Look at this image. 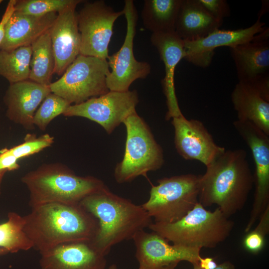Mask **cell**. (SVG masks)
Listing matches in <instances>:
<instances>
[{
  "mask_svg": "<svg viewBox=\"0 0 269 269\" xmlns=\"http://www.w3.org/2000/svg\"><path fill=\"white\" fill-rule=\"evenodd\" d=\"M23 216L24 231L40 254L63 244L90 243L99 228L97 219L79 204H42Z\"/></svg>",
  "mask_w": 269,
  "mask_h": 269,
  "instance_id": "obj_1",
  "label": "cell"
},
{
  "mask_svg": "<svg viewBox=\"0 0 269 269\" xmlns=\"http://www.w3.org/2000/svg\"><path fill=\"white\" fill-rule=\"evenodd\" d=\"M201 175L198 202L204 207L213 205L229 218L245 206L254 177L243 149L225 151Z\"/></svg>",
  "mask_w": 269,
  "mask_h": 269,
  "instance_id": "obj_2",
  "label": "cell"
},
{
  "mask_svg": "<svg viewBox=\"0 0 269 269\" xmlns=\"http://www.w3.org/2000/svg\"><path fill=\"white\" fill-rule=\"evenodd\" d=\"M79 204L98 221L97 234L90 243L104 256L113 246L132 239L152 223L141 205L112 193L106 186L85 197Z\"/></svg>",
  "mask_w": 269,
  "mask_h": 269,
  "instance_id": "obj_3",
  "label": "cell"
},
{
  "mask_svg": "<svg viewBox=\"0 0 269 269\" xmlns=\"http://www.w3.org/2000/svg\"><path fill=\"white\" fill-rule=\"evenodd\" d=\"M21 181L28 191L31 208L52 203L78 204L106 186L101 179L79 176L60 162L43 164L25 173Z\"/></svg>",
  "mask_w": 269,
  "mask_h": 269,
  "instance_id": "obj_4",
  "label": "cell"
},
{
  "mask_svg": "<svg viewBox=\"0 0 269 269\" xmlns=\"http://www.w3.org/2000/svg\"><path fill=\"white\" fill-rule=\"evenodd\" d=\"M234 225L218 207L211 211L198 202L180 220L152 223L148 228L173 245L201 249L216 247L230 236Z\"/></svg>",
  "mask_w": 269,
  "mask_h": 269,
  "instance_id": "obj_5",
  "label": "cell"
},
{
  "mask_svg": "<svg viewBox=\"0 0 269 269\" xmlns=\"http://www.w3.org/2000/svg\"><path fill=\"white\" fill-rule=\"evenodd\" d=\"M126 129L125 152L117 163L114 177L119 183L130 182L149 171L160 169L164 162L163 150L149 127L135 112L123 123Z\"/></svg>",
  "mask_w": 269,
  "mask_h": 269,
  "instance_id": "obj_6",
  "label": "cell"
},
{
  "mask_svg": "<svg viewBox=\"0 0 269 269\" xmlns=\"http://www.w3.org/2000/svg\"><path fill=\"white\" fill-rule=\"evenodd\" d=\"M200 176L189 173L158 179L141 206L154 222L171 223L180 220L198 202Z\"/></svg>",
  "mask_w": 269,
  "mask_h": 269,
  "instance_id": "obj_7",
  "label": "cell"
},
{
  "mask_svg": "<svg viewBox=\"0 0 269 269\" xmlns=\"http://www.w3.org/2000/svg\"><path fill=\"white\" fill-rule=\"evenodd\" d=\"M109 68L107 59L79 54L61 77L50 84V90L71 105L81 103L109 91Z\"/></svg>",
  "mask_w": 269,
  "mask_h": 269,
  "instance_id": "obj_8",
  "label": "cell"
},
{
  "mask_svg": "<svg viewBox=\"0 0 269 269\" xmlns=\"http://www.w3.org/2000/svg\"><path fill=\"white\" fill-rule=\"evenodd\" d=\"M123 11L127 22L125 40L119 50L107 59L111 69L106 79L109 91H128L135 80L146 78L151 71L148 63L137 61L134 56V41L138 17L134 1L125 0Z\"/></svg>",
  "mask_w": 269,
  "mask_h": 269,
  "instance_id": "obj_9",
  "label": "cell"
},
{
  "mask_svg": "<svg viewBox=\"0 0 269 269\" xmlns=\"http://www.w3.org/2000/svg\"><path fill=\"white\" fill-rule=\"evenodd\" d=\"M123 14V10L116 11L104 0L86 2L77 13L80 54L107 59L114 23Z\"/></svg>",
  "mask_w": 269,
  "mask_h": 269,
  "instance_id": "obj_10",
  "label": "cell"
},
{
  "mask_svg": "<svg viewBox=\"0 0 269 269\" xmlns=\"http://www.w3.org/2000/svg\"><path fill=\"white\" fill-rule=\"evenodd\" d=\"M138 103V95L135 90L109 91L81 103L71 105L63 115L89 119L99 124L108 134H111L128 116L136 112Z\"/></svg>",
  "mask_w": 269,
  "mask_h": 269,
  "instance_id": "obj_11",
  "label": "cell"
},
{
  "mask_svg": "<svg viewBox=\"0 0 269 269\" xmlns=\"http://www.w3.org/2000/svg\"><path fill=\"white\" fill-rule=\"evenodd\" d=\"M233 126L250 148L255 165V191L245 232L250 231L269 206V135L251 122L236 120Z\"/></svg>",
  "mask_w": 269,
  "mask_h": 269,
  "instance_id": "obj_12",
  "label": "cell"
},
{
  "mask_svg": "<svg viewBox=\"0 0 269 269\" xmlns=\"http://www.w3.org/2000/svg\"><path fill=\"white\" fill-rule=\"evenodd\" d=\"M165 119L171 120L175 147L185 160H197L207 166L225 151V147L216 143L203 123L187 119L180 110L166 113Z\"/></svg>",
  "mask_w": 269,
  "mask_h": 269,
  "instance_id": "obj_13",
  "label": "cell"
},
{
  "mask_svg": "<svg viewBox=\"0 0 269 269\" xmlns=\"http://www.w3.org/2000/svg\"><path fill=\"white\" fill-rule=\"evenodd\" d=\"M135 248L138 269H175L179 262L199 264L201 249L170 245L166 239L152 232L141 230L132 239Z\"/></svg>",
  "mask_w": 269,
  "mask_h": 269,
  "instance_id": "obj_14",
  "label": "cell"
},
{
  "mask_svg": "<svg viewBox=\"0 0 269 269\" xmlns=\"http://www.w3.org/2000/svg\"><path fill=\"white\" fill-rule=\"evenodd\" d=\"M260 19L249 27L236 30L216 29L205 37L191 41H184V59L193 65L205 68L210 65L214 50L219 47H233L251 40L266 28Z\"/></svg>",
  "mask_w": 269,
  "mask_h": 269,
  "instance_id": "obj_15",
  "label": "cell"
},
{
  "mask_svg": "<svg viewBox=\"0 0 269 269\" xmlns=\"http://www.w3.org/2000/svg\"><path fill=\"white\" fill-rule=\"evenodd\" d=\"M51 91L49 86L27 80L9 85L3 97L6 116L27 130L35 129L34 114Z\"/></svg>",
  "mask_w": 269,
  "mask_h": 269,
  "instance_id": "obj_16",
  "label": "cell"
},
{
  "mask_svg": "<svg viewBox=\"0 0 269 269\" xmlns=\"http://www.w3.org/2000/svg\"><path fill=\"white\" fill-rule=\"evenodd\" d=\"M77 5L58 13L49 29L55 59L54 74L61 76L80 54L81 38L78 27Z\"/></svg>",
  "mask_w": 269,
  "mask_h": 269,
  "instance_id": "obj_17",
  "label": "cell"
},
{
  "mask_svg": "<svg viewBox=\"0 0 269 269\" xmlns=\"http://www.w3.org/2000/svg\"><path fill=\"white\" fill-rule=\"evenodd\" d=\"M239 82L251 83L269 77V30L250 41L230 47Z\"/></svg>",
  "mask_w": 269,
  "mask_h": 269,
  "instance_id": "obj_18",
  "label": "cell"
},
{
  "mask_svg": "<svg viewBox=\"0 0 269 269\" xmlns=\"http://www.w3.org/2000/svg\"><path fill=\"white\" fill-rule=\"evenodd\" d=\"M105 256L90 242L63 244L40 254L41 269H105Z\"/></svg>",
  "mask_w": 269,
  "mask_h": 269,
  "instance_id": "obj_19",
  "label": "cell"
},
{
  "mask_svg": "<svg viewBox=\"0 0 269 269\" xmlns=\"http://www.w3.org/2000/svg\"><path fill=\"white\" fill-rule=\"evenodd\" d=\"M57 15L55 12L33 16L14 11L6 23L0 50L31 45L50 29Z\"/></svg>",
  "mask_w": 269,
  "mask_h": 269,
  "instance_id": "obj_20",
  "label": "cell"
},
{
  "mask_svg": "<svg viewBox=\"0 0 269 269\" xmlns=\"http://www.w3.org/2000/svg\"><path fill=\"white\" fill-rule=\"evenodd\" d=\"M222 23L206 10L198 0H182L175 33L183 41H194L219 28Z\"/></svg>",
  "mask_w": 269,
  "mask_h": 269,
  "instance_id": "obj_21",
  "label": "cell"
},
{
  "mask_svg": "<svg viewBox=\"0 0 269 269\" xmlns=\"http://www.w3.org/2000/svg\"><path fill=\"white\" fill-rule=\"evenodd\" d=\"M150 41L164 65L165 76L161 83L166 106L176 104L174 73L177 65L184 57V41L175 32L152 33Z\"/></svg>",
  "mask_w": 269,
  "mask_h": 269,
  "instance_id": "obj_22",
  "label": "cell"
},
{
  "mask_svg": "<svg viewBox=\"0 0 269 269\" xmlns=\"http://www.w3.org/2000/svg\"><path fill=\"white\" fill-rule=\"evenodd\" d=\"M238 120L252 123L269 135V102L250 85L238 82L231 93Z\"/></svg>",
  "mask_w": 269,
  "mask_h": 269,
  "instance_id": "obj_23",
  "label": "cell"
},
{
  "mask_svg": "<svg viewBox=\"0 0 269 269\" xmlns=\"http://www.w3.org/2000/svg\"><path fill=\"white\" fill-rule=\"evenodd\" d=\"M182 0H145L141 16L144 27L152 33H174Z\"/></svg>",
  "mask_w": 269,
  "mask_h": 269,
  "instance_id": "obj_24",
  "label": "cell"
},
{
  "mask_svg": "<svg viewBox=\"0 0 269 269\" xmlns=\"http://www.w3.org/2000/svg\"><path fill=\"white\" fill-rule=\"evenodd\" d=\"M32 53L28 80L49 86L54 74L55 59L49 30L31 44Z\"/></svg>",
  "mask_w": 269,
  "mask_h": 269,
  "instance_id": "obj_25",
  "label": "cell"
},
{
  "mask_svg": "<svg viewBox=\"0 0 269 269\" xmlns=\"http://www.w3.org/2000/svg\"><path fill=\"white\" fill-rule=\"evenodd\" d=\"M54 142V137L49 134L37 136L35 134H27L23 141L16 145L0 150V171H11L18 169V160L38 153L50 147Z\"/></svg>",
  "mask_w": 269,
  "mask_h": 269,
  "instance_id": "obj_26",
  "label": "cell"
},
{
  "mask_svg": "<svg viewBox=\"0 0 269 269\" xmlns=\"http://www.w3.org/2000/svg\"><path fill=\"white\" fill-rule=\"evenodd\" d=\"M31 53V45L0 50V76L10 84L28 80Z\"/></svg>",
  "mask_w": 269,
  "mask_h": 269,
  "instance_id": "obj_27",
  "label": "cell"
},
{
  "mask_svg": "<svg viewBox=\"0 0 269 269\" xmlns=\"http://www.w3.org/2000/svg\"><path fill=\"white\" fill-rule=\"evenodd\" d=\"M24 216L14 212L7 214V220L0 224V248L8 253L28 251L33 245L24 231Z\"/></svg>",
  "mask_w": 269,
  "mask_h": 269,
  "instance_id": "obj_28",
  "label": "cell"
},
{
  "mask_svg": "<svg viewBox=\"0 0 269 269\" xmlns=\"http://www.w3.org/2000/svg\"><path fill=\"white\" fill-rule=\"evenodd\" d=\"M82 0H16L14 11L33 16L59 13L67 8L77 5Z\"/></svg>",
  "mask_w": 269,
  "mask_h": 269,
  "instance_id": "obj_29",
  "label": "cell"
},
{
  "mask_svg": "<svg viewBox=\"0 0 269 269\" xmlns=\"http://www.w3.org/2000/svg\"><path fill=\"white\" fill-rule=\"evenodd\" d=\"M71 104L62 97L50 93L42 101L33 118V124L44 131L51 122L63 114Z\"/></svg>",
  "mask_w": 269,
  "mask_h": 269,
  "instance_id": "obj_30",
  "label": "cell"
},
{
  "mask_svg": "<svg viewBox=\"0 0 269 269\" xmlns=\"http://www.w3.org/2000/svg\"><path fill=\"white\" fill-rule=\"evenodd\" d=\"M269 232V206L259 218L256 228L247 233L243 241L244 248L254 254H258L264 248L265 237Z\"/></svg>",
  "mask_w": 269,
  "mask_h": 269,
  "instance_id": "obj_31",
  "label": "cell"
},
{
  "mask_svg": "<svg viewBox=\"0 0 269 269\" xmlns=\"http://www.w3.org/2000/svg\"><path fill=\"white\" fill-rule=\"evenodd\" d=\"M203 7L215 19L223 22L231 15L229 5L226 0H198Z\"/></svg>",
  "mask_w": 269,
  "mask_h": 269,
  "instance_id": "obj_32",
  "label": "cell"
},
{
  "mask_svg": "<svg viewBox=\"0 0 269 269\" xmlns=\"http://www.w3.org/2000/svg\"><path fill=\"white\" fill-rule=\"evenodd\" d=\"M16 1V0H10L9 1L0 21V44L4 37L6 23L14 11V5Z\"/></svg>",
  "mask_w": 269,
  "mask_h": 269,
  "instance_id": "obj_33",
  "label": "cell"
},
{
  "mask_svg": "<svg viewBox=\"0 0 269 269\" xmlns=\"http://www.w3.org/2000/svg\"><path fill=\"white\" fill-rule=\"evenodd\" d=\"M199 265L202 269H215L217 266L213 258L209 257H201L199 261Z\"/></svg>",
  "mask_w": 269,
  "mask_h": 269,
  "instance_id": "obj_34",
  "label": "cell"
},
{
  "mask_svg": "<svg viewBox=\"0 0 269 269\" xmlns=\"http://www.w3.org/2000/svg\"><path fill=\"white\" fill-rule=\"evenodd\" d=\"M215 269H235V268L231 263L226 261L217 265Z\"/></svg>",
  "mask_w": 269,
  "mask_h": 269,
  "instance_id": "obj_35",
  "label": "cell"
},
{
  "mask_svg": "<svg viewBox=\"0 0 269 269\" xmlns=\"http://www.w3.org/2000/svg\"><path fill=\"white\" fill-rule=\"evenodd\" d=\"M6 172L5 171H0V196L1 192V185L3 180V177Z\"/></svg>",
  "mask_w": 269,
  "mask_h": 269,
  "instance_id": "obj_36",
  "label": "cell"
},
{
  "mask_svg": "<svg viewBox=\"0 0 269 269\" xmlns=\"http://www.w3.org/2000/svg\"><path fill=\"white\" fill-rule=\"evenodd\" d=\"M8 253V252L6 250L0 248V255H4Z\"/></svg>",
  "mask_w": 269,
  "mask_h": 269,
  "instance_id": "obj_37",
  "label": "cell"
},
{
  "mask_svg": "<svg viewBox=\"0 0 269 269\" xmlns=\"http://www.w3.org/2000/svg\"><path fill=\"white\" fill-rule=\"evenodd\" d=\"M193 269H202L199 265V264H194V265H193Z\"/></svg>",
  "mask_w": 269,
  "mask_h": 269,
  "instance_id": "obj_38",
  "label": "cell"
},
{
  "mask_svg": "<svg viewBox=\"0 0 269 269\" xmlns=\"http://www.w3.org/2000/svg\"><path fill=\"white\" fill-rule=\"evenodd\" d=\"M108 269H117V267L115 264H113L109 267Z\"/></svg>",
  "mask_w": 269,
  "mask_h": 269,
  "instance_id": "obj_39",
  "label": "cell"
}]
</instances>
